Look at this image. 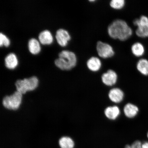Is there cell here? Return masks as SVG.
Returning a JSON list of instances; mask_svg holds the SVG:
<instances>
[{"instance_id": "9c48e42d", "label": "cell", "mask_w": 148, "mask_h": 148, "mask_svg": "<svg viewBox=\"0 0 148 148\" xmlns=\"http://www.w3.org/2000/svg\"><path fill=\"white\" fill-rule=\"evenodd\" d=\"M121 110L116 105L107 106L104 110V115L107 119L114 121L117 119L121 114Z\"/></svg>"}, {"instance_id": "cb8c5ba5", "label": "cell", "mask_w": 148, "mask_h": 148, "mask_svg": "<svg viewBox=\"0 0 148 148\" xmlns=\"http://www.w3.org/2000/svg\"><path fill=\"white\" fill-rule=\"evenodd\" d=\"M147 137L148 138V132H147Z\"/></svg>"}, {"instance_id": "ac0fdd59", "label": "cell", "mask_w": 148, "mask_h": 148, "mask_svg": "<svg viewBox=\"0 0 148 148\" xmlns=\"http://www.w3.org/2000/svg\"><path fill=\"white\" fill-rule=\"evenodd\" d=\"M28 46L29 51L32 54H37L39 52L40 50L39 42L36 38L30 39L29 40Z\"/></svg>"}, {"instance_id": "8fae6325", "label": "cell", "mask_w": 148, "mask_h": 148, "mask_svg": "<svg viewBox=\"0 0 148 148\" xmlns=\"http://www.w3.org/2000/svg\"><path fill=\"white\" fill-rule=\"evenodd\" d=\"M139 109L134 103H128L125 104L123 108V112L126 117L132 119L137 116Z\"/></svg>"}, {"instance_id": "6da1fadb", "label": "cell", "mask_w": 148, "mask_h": 148, "mask_svg": "<svg viewBox=\"0 0 148 148\" xmlns=\"http://www.w3.org/2000/svg\"><path fill=\"white\" fill-rule=\"evenodd\" d=\"M107 32L111 38L121 41L129 39L133 33L132 29L127 22L120 19L114 20L109 25Z\"/></svg>"}, {"instance_id": "7402d4cb", "label": "cell", "mask_w": 148, "mask_h": 148, "mask_svg": "<svg viewBox=\"0 0 148 148\" xmlns=\"http://www.w3.org/2000/svg\"><path fill=\"white\" fill-rule=\"evenodd\" d=\"M141 148H148V142H145L142 143Z\"/></svg>"}, {"instance_id": "30bf717a", "label": "cell", "mask_w": 148, "mask_h": 148, "mask_svg": "<svg viewBox=\"0 0 148 148\" xmlns=\"http://www.w3.org/2000/svg\"><path fill=\"white\" fill-rule=\"evenodd\" d=\"M86 65L90 71L93 73H97L101 69L102 63L99 57L92 56L87 61Z\"/></svg>"}, {"instance_id": "d6986e66", "label": "cell", "mask_w": 148, "mask_h": 148, "mask_svg": "<svg viewBox=\"0 0 148 148\" xmlns=\"http://www.w3.org/2000/svg\"><path fill=\"white\" fill-rule=\"evenodd\" d=\"M125 4V0H112L110 1V7L114 10H119L123 9Z\"/></svg>"}, {"instance_id": "277c9868", "label": "cell", "mask_w": 148, "mask_h": 148, "mask_svg": "<svg viewBox=\"0 0 148 148\" xmlns=\"http://www.w3.org/2000/svg\"><path fill=\"white\" fill-rule=\"evenodd\" d=\"M23 99V94L16 90L10 95L5 96L3 98L2 103L6 110L16 111L21 106Z\"/></svg>"}, {"instance_id": "603a6c76", "label": "cell", "mask_w": 148, "mask_h": 148, "mask_svg": "<svg viewBox=\"0 0 148 148\" xmlns=\"http://www.w3.org/2000/svg\"><path fill=\"white\" fill-rule=\"evenodd\" d=\"M124 148H132L131 145H127L125 146Z\"/></svg>"}, {"instance_id": "ba28073f", "label": "cell", "mask_w": 148, "mask_h": 148, "mask_svg": "<svg viewBox=\"0 0 148 148\" xmlns=\"http://www.w3.org/2000/svg\"><path fill=\"white\" fill-rule=\"evenodd\" d=\"M108 97L110 101L114 104L121 103L124 99L125 95L123 90L118 87H112L109 90Z\"/></svg>"}, {"instance_id": "8992f818", "label": "cell", "mask_w": 148, "mask_h": 148, "mask_svg": "<svg viewBox=\"0 0 148 148\" xmlns=\"http://www.w3.org/2000/svg\"><path fill=\"white\" fill-rule=\"evenodd\" d=\"M96 49L98 56L104 59L112 58L115 54L113 48L110 44L101 41L97 42Z\"/></svg>"}, {"instance_id": "ffe728a7", "label": "cell", "mask_w": 148, "mask_h": 148, "mask_svg": "<svg viewBox=\"0 0 148 148\" xmlns=\"http://www.w3.org/2000/svg\"><path fill=\"white\" fill-rule=\"evenodd\" d=\"M10 44V40L6 36L2 33H0V45L8 46Z\"/></svg>"}, {"instance_id": "5bb4252c", "label": "cell", "mask_w": 148, "mask_h": 148, "mask_svg": "<svg viewBox=\"0 0 148 148\" xmlns=\"http://www.w3.org/2000/svg\"><path fill=\"white\" fill-rule=\"evenodd\" d=\"M132 54L137 57H141L145 53V48L143 44L139 42H135L131 47Z\"/></svg>"}, {"instance_id": "2e32d148", "label": "cell", "mask_w": 148, "mask_h": 148, "mask_svg": "<svg viewBox=\"0 0 148 148\" xmlns=\"http://www.w3.org/2000/svg\"><path fill=\"white\" fill-rule=\"evenodd\" d=\"M136 68L140 73L144 76H148V60L145 58L140 59L137 62Z\"/></svg>"}, {"instance_id": "3957f363", "label": "cell", "mask_w": 148, "mask_h": 148, "mask_svg": "<svg viewBox=\"0 0 148 148\" xmlns=\"http://www.w3.org/2000/svg\"><path fill=\"white\" fill-rule=\"evenodd\" d=\"M14 85L16 91L23 95L27 92L34 91L38 88L39 80L36 77L33 76L29 78L17 79Z\"/></svg>"}, {"instance_id": "7a4b0ae2", "label": "cell", "mask_w": 148, "mask_h": 148, "mask_svg": "<svg viewBox=\"0 0 148 148\" xmlns=\"http://www.w3.org/2000/svg\"><path fill=\"white\" fill-rule=\"evenodd\" d=\"M59 58L55 60L56 65L64 70H69L76 65L77 60L76 55L73 51L63 50L59 53Z\"/></svg>"}, {"instance_id": "e0dca14e", "label": "cell", "mask_w": 148, "mask_h": 148, "mask_svg": "<svg viewBox=\"0 0 148 148\" xmlns=\"http://www.w3.org/2000/svg\"><path fill=\"white\" fill-rule=\"evenodd\" d=\"M40 41L43 44H50L53 41V37L51 33L48 30L42 31L39 34Z\"/></svg>"}, {"instance_id": "44dd1931", "label": "cell", "mask_w": 148, "mask_h": 148, "mask_svg": "<svg viewBox=\"0 0 148 148\" xmlns=\"http://www.w3.org/2000/svg\"><path fill=\"white\" fill-rule=\"evenodd\" d=\"M142 143L140 140H136L133 142L131 146L132 148H141Z\"/></svg>"}, {"instance_id": "9a60e30c", "label": "cell", "mask_w": 148, "mask_h": 148, "mask_svg": "<svg viewBox=\"0 0 148 148\" xmlns=\"http://www.w3.org/2000/svg\"><path fill=\"white\" fill-rule=\"evenodd\" d=\"M58 144L60 148H74L75 142L70 137L64 136L59 139Z\"/></svg>"}, {"instance_id": "4fadbf2b", "label": "cell", "mask_w": 148, "mask_h": 148, "mask_svg": "<svg viewBox=\"0 0 148 148\" xmlns=\"http://www.w3.org/2000/svg\"><path fill=\"white\" fill-rule=\"evenodd\" d=\"M5 66L9 69L15 68L18 64V60L16 55L14 53H10L7 55L5 59Z\"/></svg>"}, {"instance_id": "52a82bcc", "label": "cell", "mask_w": 148, "mask_h": 148, "mask_svg": "<svg viewBox=\"0 0 148 148\" xmlns=\"http://www.w3.org/2000/svg\"><path fill=\"white\" fill-rule=\"evenodd\" d=\"M118 75L116 72L112 69H109L101 76L102 82L105 86L109 87L114 86L117 83Z\"/></svg>"}, {"instance_id": "5b68a950", "label": "cell", "mask_w": 148, "mask_h": 148, "mask_svg": "<svg viewBox=\"0 0 148 148\" xmlns=\"http://www.w3.org/2000/svg\"><path fill=\"white\" fill-rule=\"evenodd\" d=\"M133 24L137 27L136 34L137 36L141 38L148 37V17L142 15L133 21Z\"/></svg>"}, {"instance_id": "7c38bea8", "label": "cell", "mask_w": 148, "mask_h": 148, "mask_svg": "<svg viewBox=\"0 0 148 148\" xmlns=\"http://www.w3.org/2000/svg\"><path fill=\"white\" fill-rule=\"evenodd\" d=\"M56 38L58 43L61 46H64L67 45L71 37L68 31L64 29H60L56 31Z\"/></svg>"}]
</instances>
